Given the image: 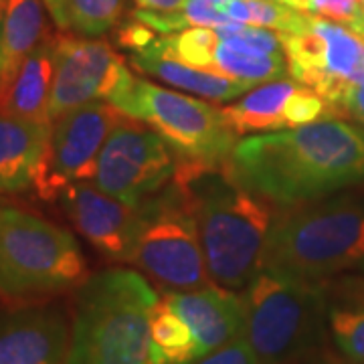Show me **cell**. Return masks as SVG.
I'll list each match as a JSON object with an SVG mask.
<instances>
[{
  "label": "cell",
  "mask_w": 364,
  "mask_h": 364,
  "mask_svg": "<svg viewBox=\"0 0 364 364\" xmlns=\"http://www.w3.org/2000/svg\"><path fill=\"white\" fill-rule=\"evenodd\" d=\"M282 2L299 13L316 14L346 26H350L358 18L364 6L360 0H282Z\"/></svg>",
  "instance_id": "obj_25"
},
{
  "label": "cell",
  "mask_w": 364,
  "mask_h": 364,
  "mask_svg": "<svg viewBox=\"0 0 364 364\" xmlns=\"http://www.w3.org/2000/svg\"><path fill=\"white\" fill-rule=\"evenodd\" d=\"M360 2H363V4H364V0H360Z\"/></svg>",
  "instance_id": "obj_34"
},
{
  "label": "cell",
  "mask_w": 364,
  "mask_h": 364,
  "mask_svg": "<svg viewBox=\"0 0 364 364\" xmlns=\"http://www.w3.org/2000/svg\"><path fill=\"white\" fill-rule=\"evenodd\" d=\"M124 117L109 102H91L55 117L35 195L53 203L69 184L93 181L105 140Z\"/></svg>",
  "instance_id": "obj_12"
},
{
  "label": "cell",
  "mask_w": 364,
  "mask_h": 364,
  "mask_svg": "<svg viewBox=\"0 0 364 364\" xmlns=\"http://www.w3.org/2000/svg\"><path fill=\"white\" fill-rule=\"evenodd\" d=\"M116 107L156 130L182 158L225 164L239 142L223 109L146 79L136 77Z\"/></svg>",
  "instance_id": "obj_8"
},
{
  "label": "cell",
  "mask_w": 364,
  "mask_h": 364,
  "mask_svg": "<svg viewBox=\"0 0 364 364\" xmlns=\"http://www.w3.org/2000/svg\"><path fill=\"white\" fill-rule=\"evenodd\" d=\"M178 154L156 130L124 117L107 136L93 182L126 205H142L174 178Z\"/></svg>",
  "instance_id": "obj_9"
},
{
  "label": "cell",
  "mask_w": 364,
  "mask_h": 364,
  "mask_svg": "<svg viewBox=\"0 0 364 364\" xmlns=\"http://www.w3.org/2000/svg\"><path fill=\"white\" fill-rule=\"evenodd\" d=\"M53 79H55V35L41 43L21 63L9 85L0 91V114L28 122L51 124Z\"/></svg>",
  "instance_id": "obj_18"
},
{
  "label": "cell",
  "mask_w": 364,
  "mask_h": 364,
  "mask_svg": "<svg viewBox=\"0 0 364 364\" xmlns=\"http://www.w3.org/2000/svg\"><path fill=\"white\" fill-rule=\"evenodd\" d=\"M348 28H352V31H354V33H356V35H358V37L364 41V6H363V13L358 14V18H356V21H354V23L348 26Z\"/></svg>",
  "instance_id": "obj_32"
},
{
  "label": "cell",
  "mask_w": 364,
  "mask_h": 364,
  "mask_svg": "<svg viewBox=\"0 0 364 364\" xmlns=\"http://www.w3.org/2000/svg\"><path fill=\"white\" fill-rule=\"evenodd\" d=\"M150 336L160 364H188L198 358L193 330L162 298L150 314Z\"/></svg>",
  "instance_id": "obj_22"
},
{
  "label": "cell",
  "mask_w": 364,
  "mask_h": 364,
  "mask_svg": "<svg viewBox=\"0 0 364 364\" xmlns=\"http://www.w3.org/2000/svg\"><path fill=\"white\" fill-rule=\"evenodd\" d=\"M330 336L348 363L364 364V306H330Z\"/></svg>",
  "instance_id": "obj_24"
},
{
  "label": "cell",
  "mask_w": 364,
  "mask_h": 364,
  "mask_svg": "<svg viewBox=\"0 0 364 364\" xmlns=\"http://www.w3.org/2000/svg\"><path fill=\"white\" fill-rule=\"evenodd\" d=\"M172 182L195 217L210 279L243 291L263 272L267 235L279 207L243 188L225 164L178 156Z\"/></svg>",
  "instance_id": "obj_2"
},
{
  "label": "cell",
  "mask_w": 364,
  "mask_h": 364,
  "mask_svg": "<svg viewBox=\"0 0 364 364\" xmlns=\"http://www.w3.org/2000/svg\"><path fill=\"white\" fill-rule=\"evenodd\" d=\"M90 267L71 231L18 205H0V299L31 306L75 294Z\"/></svg>",
  "instance_id": "obj_5"
},
{
  "label": "cell",
  "mask_w": 364,
  "mask_h": 364,
  "mask_svg": "<svg viewBox=\"0 0 364 364\" xmlns=\"http://www.w3.org/2000/svg\"><path fill=\"white\" fill-rule=\"evenodd\" d=\"M334 114L356 122L364 130V85H354L346 91L334 107Z\"/></svg>",
  "instance_id": "obj_28"
},
{
  "label": "cell",
  "mask_w": 364,
  "mask_h": 364,
  "mask_svg": "<svg viewBox=\"0 0 364 364\" xmlns=\"http://www.w3.org/2000/svg\"><path fill=\"white\" fill-rule=\"evenodd\" d=\"M130 63L134 69L160 79V81L168 83L176 90L186 91L191 95L203 97V100L215 102V104L233 102L237 97H241L243 93H247L249 90H253L245 83H241L237 79L225 77L217 71H207V69H196V67L186 65L178 59H172L168 55L156 51L152 45L144 51L130 53Z\"/></svg>",
  "instance_id": "obj_19"
},
{
  "label": "cell",
  "mask_w": 364,
  "mask_h": 364,
  "mask_svg": "<svg viewBox=\"0 0 364 364\" xmlns=\"http://www.w3.org/2000/svg\"><path fill=\"white\" fill-rule=\"evenodd\" d=\"M162 299L193 330L198 358L243 334L245 306L239 291L210 284L191 291H166Z\"/></svg>",
  "instance_id": "obj_15"
},
{
  "label": "cell",
  "mask_w": 364,
  "mask_h": 364,
  "mask_svg": "<svg viewBox=\"0 0 364 364\" xmlns=\"http://www.w3.org/2000/svg\"><path fill=\"white\" fill-rule=\"evenodd\" d=\"M188 364H261L255 356V352L251 350L245 334H239L229 344H225L217 350L208 352L205 356L196 358Z\"/></svg>",
  "instance_id": "obj_27"
},
{
  "label": "cell",
  "mask_w": 364,
  "mask_h": 364,
  "mask_svg": "<svg viewBox=\"0 0 364 364\" xmlns=\"http://www.w3.org/2000/svg\"><path fill=\"white\" fill-rule=\"evenodd\" d=\"M215 31L219 35V45L213 55L210 71L237 79L249 87L289 75L286 53L272 55L257 49L237 33V23L215 26Z\"/></svg>",
  "instance_id": "obj_20"
},
{
  "label": "cell",
  "mask_w": 364,
  "mask_h": 364,
  "mask_svg": "<svg viewBox=\"0 0 364 364\" xmlns=\"http://www.w3.org/2000/svg\"><path fill=\"white\" fill-rule=\"evenodd\" d=\"M126 59L100 37L73 33L55 35V79L49 117L91 104L109 102L116 105L134 85Z\"/></svg>",
  "instance_id": "obj_11"
},
{
  "label": "cell",
  "mask_w": 364,
  "mask_h": 364,
  "mask_svg": "<svg viewBox=\"0 0 364 364\" xmlns=\"http://www.w3.org/2000/svg\"><path fill=\"white\" fill-rule=\"evenodd\" d=\"M263 269L326 284L364 273V191H340L296 207H279L267 235Z\"/></svg>",
  "instance_id": "obj_3"
},
{
  "label": "cell",
  "mask_w": 364,
  "mask_h": 364,
  "mask_svg": "<svg viewBox=\"0 0 364 364\" xmlns=\"http://www.w3.org/2000/svg\"><path fill=\"white\" fill-rule=\"evenodd\" d=\"M130 263L166 291H191L215 284L195 217L172 181L142 203V227Z\"/></svg>",
  "instance_id": "obj_7"
},
{
  "label": "cell",
  "mask_w": 364,
  "mask_h": 364,
  "mask_svg": "<svg viewBox=\"0 0 364 364\" xmlns=\"http://www.w3.org/2000/svg\"><path fill=\"white\" fill-rule=\"evenodd\" d=\"M57 200L97 253L109 261L130 263L142 227V205H126L91 181L69 184Z\"/></svg>",
  "instance_id": "obj_13"
},
{
  "label": "cell",
  "mask_w": 364,
  "mask_h": 364,
  "mask_svg": "<svg viewBox=\"0 0 364 364\" xmlns=\"http://www.w3.org/2000/svg\"><path fill=\"white\" fill-rule=\"evenodd\" d=\"M114 39H116V43L122 49L136 53L148 49V47L158 39V33L152 26L146 25V23H142L140 18H136V16L132 14V18H128V21L124 18V21L114 28Z\"/></svg>",
  "instance_id": "obj_26"
},
{
  "label": "cell",
  "mask_w": 364,
  "mask_h": 364,
  "mask_svg": "<svg viewBox=\"0 0 364 364\" xmlns=\"http://www.w3.org/2000/svg\"><path fill=\"white\" fill-rule=\"evenodd\" d=\"M241 296L243 334L261 364H298L326 348L330 332L326 284L263 269Z\"/></svg>",
  "instance_id": "obj_6"
},
{
  "label": "cell",
  "mask_w": 364,
  "mask_h": 364,
  "mask_svg": "<svg viewBox=\"0 0 364 364\" xmlns=\"http://www.w3.org/2000/svg\"><path fill=\"white\" fill-rule=\"evenodd\" d=\"M47 13L43 0H9L0 43V91L9 85L26 57L53 37Z\"/></svg>",
  "instance_id": "obj_21"
},
{
  "label": "cell",
  "mask_w": 364,
  "mask_h": 364,
  "mask_svg": "<svg viewBox=\"0 0 364 364\" xmlns=\"http://www.w3.org/2000/svg\"><path fill=\"white\" fill-rule=\"evenodd\" d=\"M158 294L142 273L105 269L73 298L67 364H160L150 336Z\"/></svg>",
  "instance_id": "obj_4"
},
{
  "label": "cell",
  "mask_w": 364,
  "mask_h": 364,
  "mask_svg": "<svg viewBox=\"0 0 364 364\" xmlns=\"http://www.w3.org/2000/svg\"><path fill=\"white\" fill-rule=\"evenodd\" d=\"M308 87L296 79H273L241 95L239 102L223 107L231 130L245 134H267L298 128L306 122Z\"/></svg>",
  "instance_id": "obj_16"
},
{
  "label": "cell",
  "mask_w": 364,
  "mask_h": 364,
  "mask_svg": "<svg viewBox=\"0 0 364 364\" xmlns=\"http://www.w3.org/2000/svg\"><path fill=\"white\" fill-rule=\"evenodd\" d=\"M243 188L277 207H296L364 181V130L348 119L312 124L239 140L225 162Z\"/></svg>",
  "instance_id": "obj_1"
},
{
  "label": "cell",
  "mask_w": 364,
  "mask_h": 364,
  "mask_svg": "<svg viewBox=\"0 0 364 364\" xmlns=\"http://www.w3.org/2000/svg\"><path fill=\"white\" fill-rule=\"evenodd\" d=\"M6 9H9V0H0V43H2V28H4Z\"/></svg>",
  "instance_id": "obj_33"
},
{
  "label": "cell",
  "mask_w": 364,
  "mask_h": 364,
  "mask_svg": "<svg viewBox=\"0 0 364 364\" xmlns=\"http://www.w3.org/2000/svg\"><path fill=\"white\" fill-rule=\"evenodd\" d=\"M186 0H134L138 11H152V13H168L181 9Z\"/></svg>",
  "instance_id": "obj_29"
},
{
  "label": "cell",
  "mask_w": 364,
  "mask_h": 364,
  "mask_svg": "<svg viewBox=\"0 0 364 364\" xmlns=\"http://www.w3.org/2000/svg\"><path fill=\"white\" fill-rule=\"evenodd\" d=\"M298 364H348V363H346V360H340V358H336L332 352L322 348L320 352H316V354H312L310 358H306V360H301V363Z\"/></svg>",
  "instance_id": "obj_31"
},
{
  "label": "cell",
  "mask_w": 364,
  "mask_h": 364,
  "mask_svg": "<svg viewBox=\"0 0 364 364\" xmlns=\"http://www.w3.org/2000/svg\"><path fill=\"white\" fill-rule=\"evenodd\" d=\"M51 124L0 114V196L35 191Z\"/></svg>",
  "instance_id": "obj_17"
},
{
  "label": "cell",
  "mask_w": 364,
  "mask_h": 364,
  "mask_svg": "<svg viewBox=\"0 0 364 364\" xmlns=\"http://www.w3.org/2000/svg\"><path fill=\"white\" fill-rule=\"evenodd\" d=\"M71 320L59 304L9 306L0 314V364H67Z\"/></svg>",
  "instance_id": "obj_14"
},
{
  "label": "cell",
  "mask_w": 364,
  "mask_h": 364,
  "mask_svg": "<svg viewBox=\"0 0 364 364\" xmlns=\"http://www.w3.org/2000/svg\"><path fill=\"white\" fill-rule=\"evenodd\" d=\"M128 0H65V28L81 37H104L126 16Z\"/></svg>",
  "instance_id": "obj_23"
},
{
  "label": "cell",
  "mask_w": 364,
  "mask_h": 364,
  "mask_svg": "<svg viewBox=\"0 0 364 364\" xmlns=\"http://www.w3.org/2000/svg\"><path fill=\"white\" fill-rule=\"evenodd\" d=\"M277 2H282V0H277Z\"/></svg>",
  "instance_id": "obj_35"
},
{
  "label": "cell",
  "mask_w": 364,
  "mask_h": 364,
  "mask_svg": "<svg viewBox=\"0 0 364 364\" xmlns=\"http://www.w3.org/2000/svg\"><path fill=\"white\" fill-rule=\"evenodd\" d=\"M47 11H49V16L51 21L57 25L59 31L65 28V14H63V6H65V0H43Z\"/></svg>",
  "instance_id": "obj_30"
},
{
  "label": "cell",
  "mask_w": 364,
  "mask_h": 364,
  "mask_svg": "<svg viewBox=\"0 0 364 364\" xmlns=\"http://www.w3.org/2000/svg\"><path fill=\"white\" fill-rule=\"evenodd\" d=\"M279 37L289 77L320 93L332 112L350 87L364 85V41L346 25L310 14L304 31Z\"/></svg>",
  "instance_id": "obj_10"
}]
</instances>
